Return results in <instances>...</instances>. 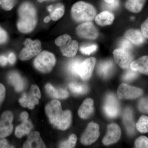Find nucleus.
Segmentation results:
<instances>
[{
	"label": "nucleus",
	"instance_id": "obj_1",
	"mask_svg": "<svg viewBox=\"0 0 148 148\" xmlns=\"http://www.w3.org/2000/svg\"><path fill=\"white\" fill-rule=\"evenodd\" d=\"M18 18L16 23L17 29L22 34L31 33L38 24V12L33 3L25 1L18 9Z\"/></svg>",
	"mask_w": 148,
	"mask_h": 148
},
{
	"label": "nucleus",
	"instance_id": "obj_2",
	"mask_svg": "<svg viewBox=\"0 0 148 148\" xmlns=\"http://www.w3.org/2000/svg\"><path fill=\"white\" fill-rule=\"evenodd\" d=\"M46 113L51 123L57 129L65 130L72 122L71 112L69 110L63 111L61 103L57 100L51 101L45 108Z\"/></svg>",
	"mask_w": 148,
	"mask_h": 148
},
{
	"label": "nucleus",
	"instance_id": "obj_3",
	"mask_svg": "<svg viewBox=\"0 0 148 148\" xmlns=\"http://www.w3.org/2000/svg\"><path fill=\"white\" fill-rule=\"evenodd\" d=\"M96 11L93 6L84 1L74 4L71 10L73 19L77 22H89L96 16Z\"/></svg>",
	"mask_w": 148,
	"mask_h": 148
},
{
	"label": "nucleus",
	"instance_id": "obj_4",
	"mask_svg": "<svg viewBox=\"0 0 148 148\" xmlns=\"http://www.w3.org/2000/svg\"><path fill=\"white\" fill-rule=\"evenodd\" d=\"M55 43L59 47L63 55L66 57H74L78 49V42L75 40H72L71 36L67 34L61 35L56 38Z\"/></svg>",
	"mask_w": 148,
	"mask_h": 148
},
{
	"label": "nucleus",
	"instance_id": "obj_5",
	"mask_svg": "<svg viewBox=\"0 0 148 148\" xmlns=\"http://www.w3.org/2000/svg\"><path fill=\"white\" fill-rule=\"evenodd\" d=\"M56 63V59L53 53L47 51L40 52L34 61V66L38 71L43 73L51 71Z\"/></svg>",
	"mask_w": 148,
	"mask_h": 148
},
{
	"label": "nucleus",
	"instance_id": "obj_6",
	"mask_svg": "<svg viewBox=\"0 0 148 148\" xmlns=\"http://www.w3.org/2000/svg\"><path fill=\"white\" fill-rule=\"evenodd\" d=\"M23 44L24 47L20 51L19 58L22 61H28L37 56L41 50V43L38 40L27 38Z\"/></svg>",
	"mask_w": 148,
	"mask_h": 148
},
{
	"label": "nucleus",
	"instance_id": "obj_7",
	"mask_svg": "<svg viewBox=\"0 0 148 148\" xmlns=\"http://www.w3.org/2000/svg\"><path fill=\"white\" fill-rule=\"evenodd\" d=\"M103 109L106 115L111 118H114L119 115L120 105L116 95L110 93L106 96Z\"/></svg>",
	"mask_w": 148,
	"mask_h": 148
},
{
	"label": "nucleus",
	"instance_id": "obj_8",
	"mask_svg": "<svg viewBox=\"0 0 148 148\" xmlns=\"http://www.w3.org/2000/svg\"><path fill=\"white\" fill-rule=\"evenodd\" d=\"M13 114L10 111L3 113L0 118V138L8 137L13 131Z\"/></svg>",
	"mask_w": 148,
	"mask_h": 148
},
{
	"label": "nucleus",
	"instance_id": "obj_9",
	"mask_svg": "<svg viewBox=\"0 0 148 148\" xmlns=\"http://www.w3.org/2000/svg\"><path fill=\"white\" fill-rule=\"evenodd\" d=\"M77 35L80 38L87 39H95L98 38V29L90 22H84L76 29Z\"/></svg>",
	"mask_w": 148,
	"mask_h": 148
},
{
	"label": "nucleus",
	"instance_id": "obj_10",
	"mask_svg": "<svg viewBox=\"0 0 148 148\" xmlns=\"http://www.w3.org/2000/svg\"><path fill=\"white\" fill-rule=\"evenodd\" d=\"M100 135L98 125L91 122L88 125L87 128L84 132L81 141L83 145H89L98 140Z\"/></svg>",
	"mask_w": 148,
	"mask_h": 148
},
{
	"label": "nucleus",
	"instance_id": "obj_11",
	"mask_svg": "<svg viewBox=\"0 0 148 148\" xmlns=\"http://www.w3.org/2000/svg\"><path fill=\"white\" fill-rule=\"evenodd\" d=\"M142 89L130 86L125 84L119 86L117 90V94L120 99H135L143 95Z\"/></svg>",
	"mask_w": 148,
	"mask_h": 148
},
{
	"label": "nucleus",
	"instance_id": "obj_12",
	"mask_svg": "<svg viewBox=\"0 0 148 148\" xmlns=\"http://www.w3.org/2000/svg\"><path fill=\"white\" fill-rule=\"evenodd\" d=\"M114 58L120 67L124 69L130 68L133 57L130 51L119 48L114 50Z\"/></svg>",
	"mask_w": 148,
	"mask_h": 148
},
{
	"label": "nucleus",
	"instance_id": "obj_13",
	"mask_svg": "<svg viewBox=\"0 0 148 148\" xmlns=\"http://www.w3.org/2000/svg\"><path fill=\"white\" fill-rule=\"evenodd\" d=\"M96 62L95 58H90L86 59L80 64L77 71V76L84 80L89 79L92 75Z\"/></svg>",
	"mask_w": 148,
	"mask_h": 148
},
{
	"label": "nucleus",
	"instance_id": "obj_14",
	"mask_svg": "<svg viewBox=\"0 0 148 148\" xmlns=\"http://www.w3.org/2000/svg\"><path fill=\"white\" fill-rule=\"evenodd\" d=\"M121 134V130L117 125L115 123L109 125L107 134L103 139V144L109 145L116 143L120 138Z\"/></svg>",
	"mask_w": 148,
	"mask_h": 148
},
{
	"label": "nucleus",
	"instance_id": "obj_15",
	"mask_svg": "<svg viewBox=\"0 0 148 148\" xmlns=\"http://www.w3.org/2000/svg\"><path fill=\"white\" fill-rule=\"evenodd\" d=\"M23 147L40 148H46V147L40 136L39 132L34 131L29 135Z\"/></svg>",
	"mask_w": 148,
	"mask_h": 148
},
{
	"label": "nucleus",
	"instance_id": "obj_16",
	"mask_svg": "<svg viewBox=\"0 0 148 148\" xmlns=\"http://www.w3.org/2000/svg\"><path fill=\"white\" fill-rule=\"evenodd\" d=\"M8 79L9 82L14 87L17 92H21L25 88V82L21 75L16 71L11 72L9 73Z\"/></svg>",
	"mask_w": 148,
	"mask_h": 148
},
{
	"label": "nucleus",
	"instance_id": "obj_17",
	"mask_svg": "<svg viewBox=\"0 0 148 148\" xmlns=\"http://www.w3.org/2000/svg\"><path fill=\"white\" fill-rule=\"evenodd\" d=\"M125 37L136 45H142L145 41V37L143 33L138 29H130L125 32Z\"/></svg>",
	"mask_w": 148,
	"mask_h": 148
},
{
	"label": "nucleus",
	"instance_id": "obj_18",
	"mask_svg": "<svg viewBox=\"0 0 148 148\" xmlns=\"http://www.w3.org/2000/svg\"><path fill=\"white\" fill-rule=\"evenodd\" d=\"M130 68L133 71L148 75V56H142L132 61Z\"/></svg>",
	"mask_w": 148,
	"mask_h": 148
},
{
	"label": "nucleus",
	"instance_id": "obj_19",
	"mask_svg": "<svg viewBox=\"0 0 148 148\" xmlns=\"http://www.w3.org/2000/svg\"><path fill=\"white\" fill-rule=\"evenodd\" d=\"M93 101L91 98H87L84 101L78 110V115L83 119H86L93 112Z\"/></svg>",
	"mask_w": 148,
	"mask_h": 148
},
{
	"label": "nucleus",
	"instance_id": "obj_20",
	"mask_svg": "<svg viewBox=\"0 0 148 148\" xmlns=\"http://www.w3.org/2000/svg\"><path fill=\"white\" fill-rule=\"evenodd\" d=\"M48 11L50 13L51 19L53 21H58L64 16L65 8L62 3H57L48 6Z\"/></svg>",
	"mask_w": 148,
	"mask_h": 148
},
{
	"label": "nucleus",
	"instance_id": "obj_21",
	"mask_svg": "<svg viewBox=\"0 0 148 148\" xmlns=\"http://www.w3.org/2000/svg\"><path fill=\"white\" fill-rule=\"evenodd\" d=\"M114 64L111 60L102 61L98 65L97 72L100 76L107 78L112 74L113 70Z\"/></svg>",
	"mask_w": 148,
	"mask_h": 148
},
{
	"label": "nucleus",
	"instance_id": "obj_22",
	"mask_svg": "<svg viewBox=\"0 0 148 148\" xmlns=\"http://www.w3.org/2000/svg\"><path fill=\"white\" fill-rule=\"evenodd\" d=\"M123 121L127 132L132 135L135 132V124L133 119L132 110L127 108L125 110L123 114Z\"/></svg>",
	"mask_w": 148,
	"mask_h": 148
},
{
	"label": "nucleus",
	"instance_id": "obj_23",
	"mask_svg": "<svg viewBox=\"0 0 148 148\" xmlns=\"http://www.w3.org/2000/svg\"><path fill=\"white\" fill-rule=\"evenodd\" d=\"M45 89L49 95L53 98L66 99L69 96V93L67 90L63 88H55L50 84L46 85Z\"/></svg>",
	"mask_w": 148,
	"mask_h": 148
},
{
	"label": "nucleus",
	"instance_id": "obj_24",
	"mask_svg": "<svg viewBox=\"0 0 148 148\" xmlns=\"http://www.w3.org/2000/svg\"><path fill=\"white\" fill-rule=\"evenodd\" d=\"M114 19L113 14L109 11L101 12L95 17V22L101 26H108L112 24Z\"/></svg>",
	"mask_w": 148,
	"mask_h": 148
},
{
	"label": "nucleus",
	"instance_id": "obj_25",
	"mask_svg": "<svg viewBox=\"0 0 148 148\" xmlns=\"http://www.w3.org/2000/svg\"><path fill=\"white\" fill-rule=\"evenodd\" d=\"M33 128L32 123L27 120L16 127L15 131V136L17 138H21L25 135H28Z\"/></svg>",
	"mask_w": 148,
	"mask_h": 148
},
{
	"label": "nucleus",
	"instance_id": "obj_26",
	"mask_svg": "<svg viewBox=\"0 0 148 148\" xmlns=\"http://www.w3.org/2000/svg\"><path fill=\"white\" fill-rule=\"evenodd\" d=\"M145 0H127L126 8L131 12L138 13L142 10Z\"/></svg>",
	"mask_w": 148,
	"mask_h": 148
},
{
	"label": "nucleus",
	"instance_id": "obj_27",
	"mask_svg": "<svg viewBox=\"0 0 148 148\" xmlns=\"http://www.w3.org/2000/svg\"><path fill=\"white\" fill-rule=\"evenodd\" d=\"M69 86L72 92L76 95H83L86 93L88 91V87L86 84L72 82L70 83Z\"/></svg>",
	"mask_w": 148,
	"mask_h": 148
},
{
	"label": "nucleus",
	"instance_id": "obj_28",
	"mask_svg": "<svg viewBox=\"0 0 148 148\" xmlns=\"http://www.w3.org/2000/svg\"><path fill=\"white\" fill-rule=\"evenodd\" d=\"M136 127L138 131L142 133L148 132V116H142L136 123Z\"/></svg>",
	"mask_w": 148,
	"mask_h": 148
},
{
	"label": "nucleus",
	"instance_id": "obj_29",
	"mask_svg": "<svg viewBox=\"0 0 148 148\" xmlns=\"http://www.w3.org/2000/svg\"><path fill=\"white\" fill-rule=\"evenodd\" d=\"M82 61L79 58H75L72 60L68 66V70L72 75L77 76V71L80 64Z\"/></svg>",
	"mask_w": 148,
	"mask_h": 148
},
{
	"label": "nucleus",
	"instance_id": "obj_30",
	"mask_svg": "<svg viewBox=\"0 0 148 148\" xmlns=\"http://www.w3.org/2000/svg\"><path fill=\"white\" fill-rule=\"evenodd\" d=\"M77 140L76 135L75 134H72L69 137V140L64 141L60 144L59 147L63 148H74L75 146Z\"/></svg>",
	"mask_w": 148,
	"mask_h": 148
},
{
	"label": "nucleus",
	"instance_id": "obj_31",
	"mask_svg": "<svg viewBox=\"0 0 148 148\" xmlns=\"http://www.w3.org/2000/svg\"><path fill=\"white\" fill-rule=\"evenodd\" d=\"M17 0H0V7L5 11L11 10L16 4Z\"/></svg>",
	"mask_w": 148,
	"mask_h": 148
},
{
	"label": "nucleus",
	"instance_id": "obj_32",
	"mask_svg": "<svg viewBox=\"0 0 148 148\" xmlns=\"http://www.w3.org/2000/svg\"><path fill=\"white\" fill-rule=\"evenodd\" d=\"M138 71H133L130 69L123 76V79L125 81H131L136 78L138 77Z\"/></svg>",
	"mask_w": 148,
	"mask_h": 148
},
{
	"label": "nucleus",
	"instance_id": "obj_33",
	"mask_svg": "<svg viewBox=\"0 0 148 148\" xmlns=\"http://www.w3.org/2000/svg\"><path fill=\"white\" fill-rule=\"evenodd\" d=\"M135 147L148 148V138L145 136H141L135 142Z\"/></svg>",
	"mask_w": 148,
	"mask_h": 148
},
{
	"label": "nucleus",
	"instance_id": "obj_34",
	"mask_svg": "<svg viewBox=\"0 0 148 148\" xmlns=\"http://www.w3.org/2000/svg\"><path fill=\"white\" fill-rule=\"evenodd\" d=\"M97 49V46L95 45L84 46L80 48V51L83 54L90 55L91 53L95 52Z\"/></svg>",
	"mask_w": 148,
	"mask_h": 148
},
{
	"label": "nucleus",
	"instance_id": "obj_35",
	"mask_svg": "<svg viewBox=\"0 0 148 148\" xmlns=\"http://www.w3.org/2000/svg\"><path fill=\"white\" fill-rule=\"evenodd\" d=\"M138 107L141 112L148 113V98L141 99L139 102Z\"/></svg>",
	"mask_w": 148,
	"mask_h": 148
},
{
	"label": "nucleus",
	"instance_id": "obj_36",
	"mask_svg": "<svg viewBox=\"0 0 148 148\" xmlns=\"http://www.w3.org/2000/svg\"><path fill=\"white\" fill-rule=\"evenodd\" d=\"M119 46L120 48L127 51H130L132 49V43L131 42L127 39L122 40L120 43Z\"/></svg>",
	"mask_w": 148,
	"mask_h": 148
},
{
	"label": "nucleus",
	"instance_id": "obj_37",
	"mask_svg": "<svg viewBox=\"0 0 148 148\" xmlns=\"http://www.w3.org/2000/svg\"><path fill=\"white\" fill-rule=\"evenodd\" d=\"M119 0H115L114 2L107 3L104 4L103 5V8L109 10H114L119 7Z\"/></svg>",
	"mask_w": 148,
	"mask_h": 148
},
{
	"label": "nucleus",
	"instance_id": "obj_38",
	"mask_svg": "<svg viewBox=\"0 0 148 148\" xmlns=\"http://www.w3.org/2000/svg\"><path fill=\"white\" fill-rule=\"evenodd\" d=\"M8 39V36L5 30L0 26V45L5 43Z\"/></svg>",
	"mask_w": 148,
	"mask_h": 148
},
{
	"label": "nucleus",
	"instance_id": "obj_39",
	"mask_svg": "<svg viewBox=\"0 0 148 148\" xmlns=\"http://www.w3.org/2000/svg\"><path fill=\"white\" fill-rule=\"evenodd\" d=\"M31 94L35 98L40 99L41 98V92L38 87L36 85H32L31 86Z\"/></svg>",
	"mask_w": 148,
	"mask_h": 148
},
{
	"label": "nucleus",
	"instance_id": "obj_40",
	"mask_svg": "<svg viewBox=\"0 0 148 148\" xmlns=\"http://www.w3.org/2000/svg\"><path fill=\"white\" fill-rule=\"evenodd\" d=\"M141 29L145 38H148V18L142 24Z\"/></svg>",
	"mask_w": 148,
	"mask_h": 148
},
{
	"label": "nucleus",
	"instance_id": "obj_41",
	"mask_svg": "<svg viewBox=\"0 0 148 148\" xmlns=\"http://www.w3.org/2000/svg\"><path fill=\"white\" fill-rule=\"evenodd\" d=\"M5 95V88L3 85L0 83V106L3 101Z\"/></svg>",
	"mask_w": 148,
	"mask_h": 148
},
{
	"label": "nucleus",
	"instance_id": "obj_42",
	"mask_svg": "<svg viewBox=\"0 0 148 148\" xmlns=\"http://www.w3.org/2000/svg\"><path fill=\"white\" fill-rule=\"evenodd\" d=\"M8 58V63L11 65H13L16 62V56L13 52L9 53Z\"/></svg>",
	"mask_w": 148,
	"mask_h": 148
},
{
	"label": "nucleus",
	"instance_id": "obj_43",
	"mask_svg": "<svg viewBox=\"0 0 148 148\" xmlns=\"http://www.w3.org/2000/svg\"><path fill=\"white\" fill-rule=\"evenodd\" d=\"M8 63V57L4 55H0V66H5Z\"/></svg>",
	"mask_w": 148,
	"mask_h": 148
},
{
	"label": "nucleus",
	"instance_id": "obj_44",
	"mask_svg": "<svg viewBox=\"0 0 148 148\" xmlns=\"http://www.w3.org/2000/svg\"><path fill=\"white\" fill-rule=\"evenodd\" d=\"M12 146L8 145L7 140L5 139L0 140V148H12Z\"/></svg>",
	"mask_w": 148,
	"mask_h": 148
},
{
	"label": "nucleus",
	"instance_id": "obj_45",
	"mask_svg": "<svg viewBox=\"0 0 148 148\" xmlns=\"http://www.w3.org/2000/svg\"><path fill=\"white\" fill-rule=\"evenodd\" d=\"M29 114L26 112H24L21 114V118L22 121H25L28 119L29 118Z\"/></svg>",
	"mask_w": 148,
	"mask_h": 148
},
{
	"label": "nucleus",
	"instance_id": "obj_46",
	"mask_svg": "<svg viewBox=\"0 0 148 148\" xmlns=\"http://www.w3.org/2000/svg\"><path fill=\"white\" fill-rule=\"evenodd\" d=\"M51 19L50 16L49 15V16H47L44 19V21L45 23H49Z\"/></svg>",
	"mask_w": 148,
	"mask_h": 148
},
{
	"label": "nucleus",
	"instance_id": "obj_47",
	"mask_svg": "<svg viewBox=\"0 0 148 148\" xmlns=\"http://www.w3.org/2000/svg\"><path fill=\"white\" fill-rule=\"evenodd\" d=\"M106 3H112L114 2V1L115 0H104Z\"/></svg>",
	"mask_w": 148,
	"mask_h": 148
},
{
	"label": "nucleus",
	"instance_id": "obj_48",
	"mask_svg": "<svg viewBox=\"0 0 148 148\" xmlns=\"http://www.w3.org/2000/svg\"><path fill=\"white\" fill-rule=\"evenodd\" d=\"M37 1H38V2L42 3L44 2L45 1L47 0H37Z\"/></svg>",
	"mask_w": 148,
	"mask_h": 148
}]
</instances>
